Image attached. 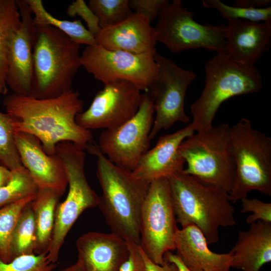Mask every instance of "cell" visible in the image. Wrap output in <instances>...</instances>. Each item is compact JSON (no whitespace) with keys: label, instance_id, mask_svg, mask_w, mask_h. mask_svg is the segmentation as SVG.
<instances>
[{"label":"cell","instance_id":"1","mask_svg":"<svg viewBox=\"0 0 271 271\" xmlns=\"http://www.w3.org/2000/svg\"><path fill=\"white\" fill-rule=\"evenodd\" d=\"M83 104L79 92L72 89L47 99L13 93L6 95L3 102L14 130L36 137L49 155L56 154L57 145L62 142L73 143L85 150L92 141L90 130L75 121Z\"/></svg>","mask_w":271,"mask_h":271},{"label":"cell","instance_id":"2","mask_svg":"<svg viewBox=\"0 0 271 271\" xmlns=\"http://www.w3.org/2000/svg\"><path fill=\"white\" fill-rule=\"evenodd\" d=\"M85 150L97 158L96 176L102 190L98 206L111 232L140 245L141 213L150 183L113 164L96 143L90 142Z\"/></svg>","mask_w":271,"mask_h":271},{"label":"cell","instance_id":"3","mask_svg":"<svg viewBox=\"0 0 271 271\" xmlns=\"http://www.w3.org/2000/svg\"><path fill=\"white\" fill-rule=\"evenodd\" d=\"M177 223L196 226L208 244L219 240V229L236 224L229 194L198 178L178 172L167 178Z\"/></svg>","mask_w":271,"mask_h":271},{"label":"cell","instance_id":"4","mask_svg":"<svg viewBox=\"0 0 271 271\" xmlns=\"http://www.w3.org/2000/svg\"><path fill=\"white\" fill-rule=\"evenodd\" d=\"M80 46L54 27L35 25L31 95L51 98L72 89L73 80L81 66Z\"/></svg>","mask_w":271,"mask_h":271},{"label":"cell","instance_id":"5","mask_svg":"<svg viewBox=\"0 0 271 271\" xmlns=\"http://www.w3.org/2000/svg\"><path fill=\"white\" fill-rule=\"evenodd\" d=\"M205 86L200 97L191 105L194 131L201 132L212 126L221 104L238 95L261 90L262 79L255 66L238 64L226 54L217 53L205 64Z\"/></svg>","mask_w":271,"mask_h":271},{"label":"cell","instance_id":"6","mask_svg":"<svg viewBox=\"0 0 271 271\" xmlns=\"http://www.w3.org/2000/svg\"><path fill=\"white\" fill-rule=\"evenodd\" d=\"M229 146L236 165L230 201L245 198L252 190L271 196V138L241 118L230 128Z\"/></svg>","mask_w":271,"mask_h":271},{"label":"cell","instance_id":"7","mask_svg":"<svg viewBox=\"0 0 271 271\" xmlns=\"http://www.w3.org/2000/svg\"><path fill=\"white\" fill-rule=\"evenodd\" d=\"M230 127L227 124L213 126L187 138L178 153L187 164L183 172L202 181L231 192L236 165L229 146Z\"/></svg>","mask_w":271,"mask_h":271},{"label":"cell","instance_id":"8","mask_svg":"<svg viewBox=\"0 0 271 271\" xmlns=\"http://www.w3.org/2000/svg\"><path fill=\"white\" fill-rule=\"evenodd\" d=\"M56 154L66 175L68 192L56 209L51 240L47 250L49 261L56 263L65 239L72 226L86 209L98 206L99 196L89 185L85 174V152L70 142L57 144Z\"/></svg>","mask_w":271,"mask_h":271},{"label":"cell","instance_id":"9","mask_svg":"<svg viewBox=\"0 0 271 271\" xmlns=\"http://www.w3.org/2000/svg\"><path fill=\"white\" fill-rule=\"evenodd\" d=\"M194 13L173 0L161 12L154 27L157 42L175 53L204 48L226 54V25H202L195 21Z\"/></svg>","mask_w":271,"mask_h":271},{"label":"cell","instance_id":"10","mask_svg":"<svg viewBox=\"0 0 271 271\" xmlns=\"http://www.w3.org/2000/svg\"><path fill=\"white\" fill-rule=\"evenodd\" d=\"M168 178L150 182L143 206L140 246L154 263L164 264V254L175 250L178 230Z\"/></svg>","mask_w":271,"mask_h":271},{"label":"cell","instance_id":"11","mask_svg":"<svg viewBox=\"0 0 271 271\" xmlns=\"http://www.w3.org/2000/svg\"><path fill=\"white\" fill-rule=\"evenodd\" d=\"M154 58L157 71L146 91L156 112L149 136L150 141L161 130L167 129L176 122H189L190 118L185 111V99L188 87L196 77L192 71L183 69L158 52Z\"/></svg>","mask_w":271,"mask_h":271},{"label":"cell","instance_id":"12","mask_svg":"<svg viewBox=\"0 0 271 271\" xmlns=\"http://www.w3.org/2000/svg\"><path fill=\"white\" fill-rule=\"evenodd\" d=\"M154 113L149 94L142 93L139 109L133 116L122 124L100 133L97 145L101 152L116 166L133 171L149 150Z\"/></svg>","mask_w":271,"mask_h":271},{"label":"cell","instance_id":"13","mask_svg":"<svg viewBox=\"0 0 271 271\" xmlns=\"http://www.w3.org/2000/svg\"><path fill=\"white\" fill-rule=\"evenodd\" d=\"M154 55L109 50L95 45L86 46L80 60L81 66L103 84L124 80L146 92L157 71Z\"/></svg>","mask_w":271,"mask_h":271},{"label":"cell","instance_id":"14","mask_svg":"<svg viewBox=\"0 0 271 271\" xmlns=\"http://www.w3.org/2000/svg\"><path fill=\"white\" fill-rule=\"evenodd\" d=\"M104 85L88 108L76 116V122L83 128H115L130 119L139 109L142 93L133 84L116 80Z\"/></svg>","mask_w":271,"mask_h":271},{"label":"cell","instance_id":"15","mask_svg":"<svg viewBox=\"0 0 271 271\" xmlns=\"http://www.w3.org/2000/svg\"><path fill=\"white\" fill-rule=\"evenodd\" d=\"M16 2L22 24L13 33L9 45L6 83L14 93L31 95L35 24L32 11L26 0H16Z\"/></svg>","mask_w":271,"mask_h":271},{"label":"cell","instance_id":"16","mask_svg":"<svg viewBox=\"0 0 271 271\" xmlns=\"http://www.w3.org/2000/svg\"><path fill=\"white\" fill-rule=\"evenodd\" d=\"M14 136L23 165L29 172L38 189H51L62 195L68 181L58 155L47 154L40 140L33 135L15 131Z\"/></svg>","mask_w":271,"mask_h":271},{"label":"cell","instance_id":"17","mask_svg":"<svg viewBox=\"0 0 271 271\" xmlns=\"http://www.w3.org/2000/svg\"><path fill=\"white\" fill-rule=\"evenodd\" d=\"M94 37L97 45L109 50L136 54L157 52L154 27L146 17L134 12L117 24L101 28Z\"/></svg>","mask_w":271,"mask_h":271},{"label":"cell","instance_id":"18","mask_svg":"<svg viewBox=\"0 0 271 271\" xmlns=\"http://www.w3.org/2000/svg\"><path fill=\"white\" fill-rule=\"evenodd\" d=\"M226 54L242 66L254 67L271 45V22L236 20L226 25Z\"/></svg>","mask_w":271,"mask_h":271},{"label":"cell","instance_id":"19","mask_svg":"<svg viewBox=\"0 0 271 271\" xmlns=\"http://www.w3.org/2000/svg\"><path fill=\"white\" fill-rule=\"evenodd\" d=\"M194 131L190 123L174 133L161 136L155 146L142 157L132 171L133 176L150 183L183 171L185 163L178 153V148L185 139L194 134Z\"/></svg>","mask_w":271,"mask_h":271},{"label":"cell","instance_id":"20","mask_svg":"<svg viewBox=\"0 0 271 271\" xmlns=\"http://www.w3.org/2000/svg\"><path fill=\"white\" fill-rule=\"evenodd\" d=\"M76 246L84 271H119L129 253L127 242L112 232L85 233Z\"/></svg>","mask_w":271,"mask_h":271},{"label":"cell","instance_id":"21","mask_svg":"<svg viewBox=\"0 0 271 271\" xmlns=\"http://www.w3.org/2000/svg\"><path fill=\"white\" fill-rule=\"evenodd\" d=\"M175 247L176 254L192 271H230L232 251L225 253L212 251L203 234L194 225L178 229Z\"/></svg>","mask_w":271,"mask_h":271},{"label":"cell","instance_id":"22","mask_svg":"<svg viewBox=\"0 0 271 271\" xmlns=\"http://www.w3.org/2000/svg\"><path fill=\"white\" fill-rule=\"evenodd\" d=\"M231 267L242 271H259L271 261V223L257 221L240 231L232 250Z\"/></svg>","mask_w":271,"mask_h":271},{"label":"cell","instance_id":"23","mask_svg":"<svg viewBox=\"0 0 271 271\" xmlns=\"http://www.w3.org/2000/svg\"><path fill=\"white\" fill-rule=\"evenodd\" d=\"M61 196L53 190L38 189L35 199L31 203L36 227L35 254L47 253L51 240L56 209Z\"/></svg>","mask_w":271,"mask_h":271},{"label":"cell","instance_id":"24","mask_svg":"<svg viewBox=\"0 0 271 271\" xmlns=\"http://www.w3.org/2000/svg\"><path fill=\"white\" fill-rule=\"evenodd\" d=\"M36 25H47L54 27L69 36L78 44L86 46L97 45L94 36L82 24L80 20L73 21L62 20L54 17L45 9L41 0H26Z\"/></svg>","mask_w":271,"mask_h":271},{"label":"cell","instance_id":"25","mask_svg":"<svg viewBox=\"0 0 271 271\" xmlns=\"http://www.w3.org/2000/svg\"><path fill=\"white\" fill-rule=\"evenodd\" d=\"M21 24L16 0H0V94L4 95L8 92L6 76L9 45L13 33Z\"/></svg>","mask_w":271,"mask_h":271},{"label":"cell","instance_id":"26","mask_svg":"<svg viewBox=\"0 0 271 271\" xmlns=\"http://www.w3.org/2000/svg\"><path fill=\"white\" fill-rule=\"evenodd\" d=\"M36 195L0 207V258L5 262L13 260L11 241L14 230L22 211L35 199Z\"/></svg>","mask_w":271,"mask_h":271},{"label":"cell","instance_id":"27","mask_svg":"<svg viewBox=\"0 0 271 271\" xmlns=\"http://www.w3.org/2000/svg\"><path fill=\"white\" fill-rule=\"evenodd\" d=\"M31 203L22 211L13 233L11 241L13 259L36 252V227Z\"/></svg>","mask_w":271,"mask_h":271},{"label":"cell","instance_id":"28","mask_svg":"<svg viewBox=\"0 0 271 271\" xmlns=\"http://www.w3.org/2000/svg\"><path fill=\"white\" fill-rule=\"evenodd\" d=\"M38 190L37 186L24 167L12 171L8 182L0 187V207L36 194Z\"/></svg>","mask_w":271,"mask_h":271},{"label":"cell","instance_id":"29","mask_svg":"<svg viewBox=\"0 0 271 271\" xmlns=\"http://www.w3.org/2000/svg\"><path fill=\"white\" fill-rule=\"evenodd\" d=\"M12 118L0 111V162L10 171L24 167L15 142Z\"/></svg>","mask_w":271,"mask_h":271},{"label":"cell","instance_id":"30","mask_svg":"<svg viewBox=\"0 0 271 271\" xmlns=\"http://www.w3.org/2000/svg\"><path fill=\"white\" fill-rule=\"evenodd\" d=\"M88 6L98 18L101 28L117 24L132 13L129 0H90Z\"/></svg>","mask_w":271,"mask_h":271},{"label":"cell","instance_id":"31","mask_svg":"<svg viewBox=\"0 0 271 271\" xmlns=\"http://www.w3.org/2000/svg\"><path fill=\"white\" fill-rule=\"evenodd\" d=\"M203 5L217 10L228 21L242 20L254 22H271V7L250 9L228 6L219 0H203Z\"/></svg>","mask_w":271,"mask_h":271},{"label":"cell","instance_id":"32","mask_svg":"<svg viewBox=\"0 0 271 271\" xmlns=\"http://www.w3.org/2000/svg\"><path fill=\"white\" fill-rule=\"evenodd\" d=\"M56 264L49 261L47 253L23 255L6 263L0 258V271H53Z\"/></svg>","mask_w":271,"mask_h":271},{"label":"cell","instance_id":"33","mask_svg":"<svg viewBox=\"0 0 271 271\" xmlns=\"http://www.w3.org/2000/svg\"><path fill=\"white\" fill-rule=\"evenodd\" d=\"M241 201V213L252 212L246 218L247 223L251 224L257 221L271 223L270 203H265L257 198L248 199L247 197Z\"/></svg>","mask_w":271,"mask_h":271},{"label":"cell","instance_id":"34","mask_svg":"<svg viewBox=\"0 0 271 271\" xmlns=\"http://www.w3.org/2000/svg\"><path fill=\"white\" fill-rule=\"evenodd\" d=\"M170 3L168 0H129L130 9L144 16L151 23L158 18L163 9Z\"/></svg>","mask_w":271,"mask_h":271},{"label":"cell","instance_id":"35","mask_svg":"<svg viewBox=\"0 0 271 271\" xmlns=\"http://www.w3.org/2000/svg\"><path fill=\"white\" fill-rule=\"evenodd\" d=\"M67 13L71 17L76 15L80 16L86 23L88 30L94 36L101 29L98 18L83 0H77L73 2L69 6Z\"/></svg>","mask_w":271,"mask_h":271},{"label":"cell","instance_id":"36","mask_svg":"<svg viewBox=\"0 0 271 271\" xmlns=\"http://www.w3.org/2000/svg\"><path fill=\"white\" fill-rule=\"evenodd\" d=\"M126 241L129 247L128 255L121 265L119 271H147L139 245L131 241Z\"/></svg>","mask_w":271,"mask_h":271},{"label":"cell","instance_id":"37","mask_svg":"<svg viewBox=\"0 0 271 271\" xmlns=\"http://www.w3.org/2000/svg\"><path fill=\"white\" fill-rule=\"evenodd\" d=\"M140 251L144 260L147 271H179L177 266L173 263L165 261L163 265L156 264L149 259L139 245Z\"/></svg>","mask_w":271,"mask_h":271},{"label":"cell","instance_id":"38","mask_svg":"<svg viewBox=\"0 0 271 271\" xmlns=\"http://www.w3.org/2000/svg\"><path fill=\"white\" fill-rule=\"evenodd\" d=\"M270 0H237L233 6L250 9L263 8L270 6Z\"/></svg>","mask_w":271,"mask_h":271},{"label":"cell","instance_id":"39","mask_svg":"<svg viewBox=\"0 0 271 271\" xmlns=\"http://www.w3.org/2000/svg\"><path fill=\"white\" fill-rule=\"evenodd\" d=\"M164 261L175 264L179 271H192L187 267L180 257L176 254H173L172 251L167 252L164 256Z\"/></svg>","mask_w":271,"mask_h":271},{"label":"cell","instance_id":"40","mask_svg":"<svg viewBox=\"0 0 271 271\" xmlns=\"http://www.w3.org/2000/svg\"><path fill=\"white\" fill-rule=\"evenodd\" d=\"M11 175V171L3 165L0 166V187L8 182Z\"/></svg>","mask_w":271,"mask_h":271},{"label":"cell","instance_id":"41","mask_svg":"<svg viewBox=\"0 0 271 271\" xmlns=\"http://www.w3.org/2000/svg\"><path fill=\"white\" fill-rule=\"evenodd\" d=\"M60 271H84L82 266L78 261L69 267Z\"/></svg>","mask_w":271,"mask_h":271},{"label":"cell","instance_id":"42","mask_svg":"<svg viewBox=\"0 0 271 271\" xmlns=\"http://www.w3.org/2000/svg\"><path fill=\"white\" fill-rule=\"evenodd\" d=\"M1 166V165L0 164V166Z\"/></svg>","mask_w":271,"mask_h":271}]
</instances>
